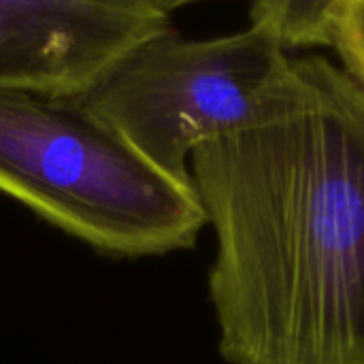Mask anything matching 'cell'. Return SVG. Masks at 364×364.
<instances>
[{
  "instance_id": "cell-1",
  "label": "cell",
  "mask_w": 364,
  "mask_h": 364,
  "mask_svg": "<svg viewBox=\"0 0 364 364\" xmlns=\"http://www.w3.org/2000/svg\"><path fill=\"white\" fill-rule=\"evenodd\" d=\"M230 364H364V85L290 58L243 128L194 149Z\"/></svg>"
},
{
  "instance_id": "cell-2",
  "label": "cell",
  "mask_w": 364,
  "mask_h": 364,
  "mask_svg": "<svg viewBox=\"0 0 364 364\" xmlns=\"http://www.w3.org/2000/svg\"><path fill=\"white\" fill-rule=\"evenodd\" d=\"M0 192L115 258L194 247V188L149 164L83 96L0 87Z\"/></svg>"
},
{
  "instance_id": "cell-3",
  "label": "cell",
  "mask_w": 364,
  "mask_h": 364,
  "mask_svg": "<svg viewBox=\"0 0 364 364\" xmlns=\"http://www.w3.org/2000/svg\"><path fill=\"white\" fill-rule=\"evenodd\" d=\"M288 60L256 26L211 38L171 28L134 47L83 100L160 173L194 188V149L250 124Z\"/></svg>"
},
{
  "instance_id": "cell-4",
  "label": "cell",
  "mask_w": 364,
  "mask_h": 364,
  "mask_svg": "<svg viewBox=\"0 0 364 364\" xmlns=\"http://www.w3.org/2000/svg\"><path fill=\"white\" fill-rule=\"evenodd\" d=\"M164 0H0V87L85 96L119 60L173 28Z\"/></svg>"
},
{
  "instance_id": "cell-5",
  "label": "cell",
  "mask_w": 364,
  "mask_h": 364,
  "mask_svg": "<svg viewBox=\"0 0 364 364\" xmlns=\"http://www.w3.org/2000/svg\"><path fill=\"white\" fill-rule=\"evenodd\" d=\"M341 0H262L250 9V26L264 30L288 53L296 47H331Z\"/></svg>"
},
{
  "instance_id": "cell-6",
  "label": "cell",
  "mask_w": 364,
  "mask_h": 364,
  "mask_svg": "<svg viewBox=\"0 0 364 364\" xmlns=\"http://www.w3.org/2000/svg\"><path fill=\"white\" fill-rule=\"evenodd\" d=\"M333 49L339 64L364 85V0H341Z\"/></svg>"
}]
</instances>
